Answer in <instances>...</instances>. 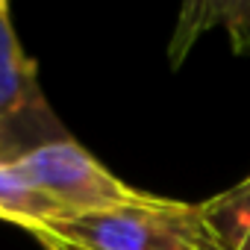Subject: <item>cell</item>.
I'll return each mask as SVG.
<instances>
[{"label": "cell", "mask_w": 250, "mask_h": 250, "mask_svg": "<svg viewBox=\"0 0 250 250\" xmlns=\"http://www.w3.org/2000/svg\"><path fill=\"white\" fill-rule=\"evenodd\" d=\"M33 235L71 250H215L200 227L197 206L171 197L50 221Z\"/></svg>", "instance_id": "cell-1"}, {"label": "cell", "mask_w": 250, "mask_h": 250, "mask_svg": "<svg viewBox=\"0 0 250 250\" xmlns=\"http://www.w3.org/2000/svg\"><path fill=\"white\" fill-rule=\"evenodd\" d=\"M47 250H68V247H62V244H53V241H42Z\"/></svg>", "instance_id": "cell-8"}, {"label": "cell", "mask_w": 250, "mask_h": 250, "mask_svg": "<svg viewBox=\"0 0 250 250\" xmlns=\"http://www.w3.org/2000/svg\"><path fill=\"white\" fill-rule=\"evenodd\" d=\"M0 218L33 232L50 221H59L62 212L27 177L18 159H0Z\"/></svg>", "instance_id": "cell-6"}, {"label": "cell", "mask_w": 250, "mask_h": 250, "mask_svg": "<svg viewBox=\"0 0 250 250\" xmlns=\"http://www.w3.org/2000/svg\"><path fill=\"white\" fill-rule=\"evenodd\" d=\"M215 24L227 27L232 53L238 56L250 53V0H194V3H183L180 9V21L168 47L171 65L177 68L197 42V36Z\"/></svg>", "instance_id": "cell-4"}, {"label": "cell", "mask_w": 250, "mask_h": 250, "mask_svg": "<svg viewBox=\"0 0 250 250\" xmlns=\"http://www.w3.org/2000/svg\"><path fill=\"white\" fill-rule=\"evenodd\" d=\"M21 156H24L21 142L0 124V159H21Z\"/></svg>", "instance_id": "cell-7"}, {"label": "cell", "mask_w": 250, "mask_h": 250, "mask_svg": "<svg viewBox=\"0 0 250 250\" xmlns=\"http://www.w3.org/2000/svg\"><path fill=\"white\" fill-rule=\"evenodd\" d=\"M68 250H71V247H68Z\"/></svg>", "instance_id": "cell-9"}, {"label": "cell", "mask_w": 250, "mask_h": 250, "mask_svg": "<svg viewBox=\"0 0 250 250\" xmlns=\"http://www.w3.org/2000/svg\"><path fill=\"white\" fill-rule=\"evenodd\" d=\"M0 124L21 142L24 153L71 139L44 100L39 62L24 50L6 0H0Z\"/></svg>", "instance_id": "cell-3"}, {"label": "cell", "mask_w": 250, "mask_h": 250, "mask_svg": "<svg viewBox=\"0 0 250 250\" xmlns=\"http://www.w3.org/2000/svg\"><path fill=\"white\" fill-rule=\"evenodd\" d=\"M27 177L56 203L62 218H80L124 206L153 203L159 194L136 188L115 177L100 159H94L80 142L62 139L42 145L18 159ZM59 218V221H62Z\"/></svg>", "instance_id": "cell-2"}, {"label": "cell", "mask_w": 250, "mask_h": 250, "mask_svg": "<svg viewBox=\"0 0 250 250\" xmlns=\"http://www.w3.org/2000/svg\"><path fill=\"white\" fill-rule=\"evenodd\" d=\"M194 206L215 250H250V174Z\"/></svg>", "instance_id": "cell-5"}]
</instances>
